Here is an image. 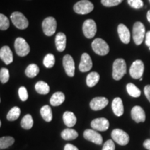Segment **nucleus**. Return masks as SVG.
<instances>
[{"label": "nucleus", "mask_w": 150, "mask_h": 150, "mask_svg": "<svg viewBox=\"0 0 150 150\" xmlns=\"http://www.w3.org/2000/svg\"><path fill=\"white\" fill-rule=\"evenodd\" d=\"M127 73V65L122 59H117L112 65V78L116 81L120 80Z\"/></svg>", "instance_id": "f257e3e1"}, {"label": "nucleus", "mask_w": 150, "mask_h": 150, "mask_svg": "<svg viewBox=\"0 0 150 150\" xmlns=\"http://www.w3.org/2000/svg\"><path fill=\"white\" fill-rule=\"evenodd\" d=\"M145 35V27L140 22H136L133 27V38L137 45L142 44Z\"/></svg>", "instance_id": "f03ea898"}, {"label": "nucleus", "mask_w": 150, "mask_h": 150, "mask_svg": "<svg viewBox=\"0 0 150 150\" xmlns=\"http://www.w3.org/2000/svg\"><path fill=\"white\" fill-rule=\"evenodd\" d=\"M93 51L99 56H105L109 52V46L102 38H96L92 42Z\"/></svg>", "instance_id": "7ed1b4c3"}, {"label": "nucleus", "mask_w": 150, "mask_h": 150, "mask_svg": "<svg viewBox=\"0 0 150 150\" xmlns=\"http://www.w3.org/2000/svg\"><path fill=\"white\" fill-rule=\"evenodd\" d=\"M11 20L13 24L19 29H25L29 26V21L22 13L16 12L13 13L11 16Z\"/></svg>", "instance_id": "20e7f679"}, {"label": "nucleus", "mask_w": 150, "mask_h": 150, "mask_svg": "<svg viewBox=\"0 0 150 150\" xmlns=\"http://www.w3.org/2000/svg\"><path fill=\"white\" fill-rule=\"evenodd\" d=\"M94 6L88 0H81L75 4L74 6V11L75 13L81 15L88 14L93 11Z\"/></svg>", "instance_id": "39448f33"}, {"label": "nucleus", "mask_w": 150, "mask_h": 150, "mask_svg": "<svg viewBox=\"0 0 150 150\" xmlns=\"http://www.w3.org/2000/svg\"><path fill=\"white\" fill-rule=\"evenodd\" d=\"M42 27L45 34L47 36H51L56 32L57 27L56 20L53 17H48L43 20Z\"/></svg>", "instance_id": "423d86ee"}, {"label": "nucleus", "mask_w": 150, "mask_h": 150, "mask_svg": "<svg viewBox=\"0 0 150 150\" xmlns=\"http://www.w3.org/2000/svg\"><path fill=\"white\" fill-rule=\"evenodd\" d=\"M112 139L120 145H127L129 142V136L127 133L120 129H115L111 133Z\"/></svg>", "instance_id": "0eeeda50"}, {"label": "nucleus", "mask_w": 150, "mask_h": 150, "mask_svg": "<svg viewBox=\"0 0 150 150\" xmlns=\"http://www.w3.org/2000/svg\"><path fill=\"white\" fill-rule=\"evenodd\" d=\"M15 49L18 56H27L30 52V47L27 41L22 38L19 37L15 41Z\"/></svg>", "instance_id": "6e6552de"}, {"label": "nucleus", "mask_w": 150, "mask_h": 150, "mask_svg": "<svg viewBox=\"0 0 150 150\" xmlns=\"http://www.w3.org/2000/svg\"><path fill=\"white\" fill-rule=\"evenodd\" d=\"M144 72V63L140 60H136L132 63L129 70L131 76L135 79L142 77Z\"/></svg>", "instance_id": "1a4fd4ad"}, {"label": "nucleus", "mask_w": 150, "mask_h": 150, "mask_svg": "<svg viewBox=\"0 0 150 150\" xmlns=\"http://www.w3.org/2000/svg\"><path fill=\"white\" fill-rule=\"evenodd\" d=\"M83 34L87 38H92L95 36L97 32V25L93 20L89 19L86 20L83 24Z\"/></svg>", "instance_id": "9d476101"}, {"label": "nucleus", "mask_w": 150, "mask_h": 150, "mask_svg": "<svg viewBox=\"0 0 150 150\" xmlns=\"http://www.w3.org/2000/svg\"><path fill=\"white\" fill-rule=\"evenodd\" d=\"M83 137L85 139L96 145H102L103 142L102 136L93 129H86L83 132Z\"/></svg>", "instance_id": "9b49d317"}, {"label": "nucleus", "mask_w": 150, "mask_h": 150, "mask_svg": "<svg viewBox=\"0 0 150 150\" xmlns=\"http://www.w3.org/2000/svg\"><path fill=\"white\" fill-rule=\"evenodd\" d=\"M63 65L64 67L66 74L70 77H72L74 75L75 65L72 57L69 54L65 55L63 59Z\"/></svg>", "instance_id": "f8f14e48"}, {"label": "nucleus", "mask_w": 150, "mask_h": 150, "mask_svg": "<svg viewBox=\"0 0 150 150\" xmlns=\"http://www.w3.org/2000/svg\"><path fill=\"white\" fill-rule=\"evenodd\" d=\"M92 128L99 131H106L109 127V122L106 118L100 117L94 119L91 122Z\"/></svg>", "instance_id": "ddd939ff"}, {"label": "nucleus", "mask_w": 150, "mask_h": 150, "mask_svg": "<svg viewBox=\"0 0 150 150\" xmlns=\"http://www.w3.org/2000/svg\"><path fill=\"white\" fill-rule=\"evenodd\" d=\"M108 100L106 97H97L93 99L90 103V106L93 110H100L107 106Z\"/></svg>", "instance_id": "4468645a"}, {"label": "nucleus", "mask_w": 150, "mask_h": 150, "mask_svg": "<svg viewBox=\"0 0 150 150\" xmlns=\"http://www.w3.org/2000/svg\"><path fill=\"white\" fill-rule=\"evenodd\" d=\"M92 67H93V62L91 56L88 54L83 53L81 56L79 66V70L82 72H88L91 70Z\"/></svg>", "instance_id": "2eb2a0df"}, {"label": "nucleus", "mask_w": 150, "mask_h": 150, "mask_svg": "<svg viewBox=\"0 0 150 150\" xmlns=\"http://www.w3.org/2000/svg\"><path fill=\"white\" fill-rule=\"evenodd\" d=\"M131 117L137 123L144 122L145 121L146 115L143 108L139 106H136L132 108L131 112Z\"/></svg>", "instance_id": "dca6fc26"}, {"label": "nucleus", "mask_w": 150, "mask_h": 150, "mask_svg": "<svg viewBox=\"0 0 150 150\" xmlns=\"http://www.w3.org/2000/svg\"><path fill=\"white\" fill-rule=\"evenodd\" d=\"M0 58L5 64L9 65L13 61L12 51L8 46H4L0 50Z\"/></svg>", "instance_id": "f3484780"}, {"label": "nucleus", "mask_w": 150, "mask_h": 150, "mask_svg": "<svg viewBox=\"0 0 150 150\" xmlns=\"http://www.w3.org/2000/svg\"><path fill=\"white\" fill-rule=\"evenodd\" d=\"M117 32L122 42L125 44H128L130 42V32L126 26L123 24L118 25Z\"/></svg>", "instance_id": "a211bd4d"}, {"label": "nucleus", "mask_w": 150, "mask_h": 150, "mask_svg": "<svg viewBox=\"0 0 150 150\" xmlns=\"http://www.w3.org/2000/svg\"><path fill=\"white\" fill-rule=\"evenodd\" d=\"M112 109L113 110L114 114L117 117L122 116L124 113V106L123 102L121 98L116 97L112 100Z\"/></svg>", "instance_id": "6ab92c4d"}, {"label": "nucleus", "mask_w": 150, "mask_h": 150, "mask_svg": "<svg viewBox=\"0 0 150 150\" xmlns=\"http://www.w3.org/2000/svg\"><path fill=\"white\" fill-rule=\"evenodd\" d=\"M55 44L58 51H64L66 47V35L62 32L57 33L55 38Z\"/></svg>", "instance_id": "aec40b11"}, {"label": "nucleus", "mask_w": 150, "mask_h": 150, "mask_svg": "<svg viewBox=\"0 0 150 150\" xmlns=\"http://www.w3.org/2000/svg\"><path fill=\"white\" fill-rule=\"evenodd\" d=\"M63 122L67 127H74L76 123V117L72 112L66 111L64 112L63 116Z\"/></svg>", "instance_id": "412c9836"}, {"label": "nucleus", "mask_w": 150, "mask_h": 150, "mask_svg": "<svg viewBox=\"0 0 150 150\" xmlns=\"http://www.w3.org/2000/svg\"><path fill=\"white\" fill-rule=\"evenodd\" d=\"M65 95L62 92H56L52 95L50 99V104L53 106H58L64 102Z\"/></svg>", "instance_id": "4be33fe9"}, {"label": "nucleus", "mask_w": 150, "mask_h": 150, "mask_svg": "<svg viewBox=\"0 0 150 150\" xmlns=\"http://www.w3.org/2000/svg\"><path fill=\"white\" fill-rule=\"evenodd\" d=\"M79 136L77 131L74 129L67 128L65 129L61 132V137L65 140H72L76 139Z\"/></svg>", "instance_id": "5701e85b"}, {"label": "nucleus", "mask_w": 150, "mask_h": 150, "mask_svg": "<svg viewBox=\"0 0 150 150\" xmlns=\"http://www.w3.org/2000/svg\"><path fill=\"white\" fill-rule=\"evenodd\" d=\"M99 74L96 72H92L88 74L86 78V84L88 87H93L98 83L99 81Z\"/></svg>", "instance_id": "b1692460"}, {"label": "nucleus", "mask_w": 150, "mask_h": 150, "mask_svg": "<svg viewBox=\"0 0 150 150\" xmlns=\"http://www.w3.org/2000/svg\"><path fill=\"white\" fill-rule=\"evenodd\" d=\"M40 115L45 121L50 122L52 120V111L51 107L48 105L42 106L40 109Z\"/></svg>", "instance_id": "393cba45"}, {"label": "nucleus", "mask_w": 150, "mask_h": 150, "mask_svg": "<svg viewBox=\"0 0 150 150\" xmlns=\"http://www.w3.org/2000/svg\"><path fill=\"white\" fill-rule=\"evenodd\" d=\"M35 88L37 93L40 95H47L50 91V86L48 84L42 81L37 82L35 86Z\"/></svg>", "instance_id": "a878e982"}, {"label": "nucleus", "mask_w": 150, "mask_h": 150, "mask_svg": "<svg viewBox=\"0 0 150 150\" xmlns=\"http://www.w3.org/2000/svg\"><path fill=\"white\" fill-rule=\"evenodd\" d=\"M20 125H21L22 128L24 129H27V130L31 129L33 125V120L32 116L29 115V114H27V115L24 116L23 118L22 119Z\"/></svg>", "instance_id": "bb28decb"}, {"label": "nucleus", "mask_w": 150, "mask_h": 150, "mask_svg": "<svg viewBox=\"0 0 150 150\" xmlns=\"http://www.w3.org/2000/svg\"><path fill=\"white\" fill-rule=\"evenodd\" d=\"M40 72V69L38 66L35 64H30L25 70V74L28 77L33 78L36 76Z\"/></svg>", "instance_id": "cd10ccee"}, {"label": "nucleus", "mask_w": 150, "mask_h": 150, "mask_svg": "<svg viewBox=\"0 0 150 150\" xmlns=\"http://www.w3.org/2000/svg\"><path fill=\"white\" fill-rule=\"evenodd\" d=\"M20 113H21L20 108L18 107V106H14V107H13L10 110H9L8 114H7V120L9 121L16 120L20 117Z\"/></svg>", "instance_id": "c85d7f7f"}, {"label": "nucleus", "mask_w": 150, "mask_h": 150, "mask_svg": "<svg viewBox=\"0 0 150 150\" xmlns=\"http://www.w3.org/2000/svg\"><path fill=\"white\" fill-rule=\"evenodd\" d=\"M15 139L13 137L5 136L0 138V149H4L11 147L14 143Z\"/></svg>", "instance_id": "c756f323"}, {"label": "nucleus", "mask_w": 150, "mask_h": 150, "mask_svg": "<svg viewBox=\"0 0 150 150\" xmlns=\"http://www.w3.org/2000/svg\"><path fill=\"white\" fill-rule=\"evenodd\" d=\"M127 93L130 96L133 97H138L141 95V92L134 83H128L127 85Z\"/></svg>", "instance_id": "7c9ffc66"}, {"label": "nucleus", "mask_w": 150, "mask_h": 150, "mask_svg": "<svg viewBox=\"0 0 150 150\" xmlns=\"http://www.w3.org/2000/svg\"><path fill=\"white\" fill-rule=\"evenodd\" d=\"M43 64L47 68H51L55 64V57L53 54H48L43 59Z\"/></svg>", "instance_id": "2f4dec72"}, {"label": "nucleus", "mask_w": 150, "mask_h": 150, "mask_svg": "<svg viewBox=\"0 0 150 150\" xmlns=\"http://www.w3.org/2000/svg\"><path fill=\"white\" fill-rule=\"evenodd\" d=\"M9 25H10V23L7 17L3 14H0V29L2 31L8 29Z\"/></svg>", "instance_id": "473e14b6"}, {"label": "nucleus", "mask_w": 150, "mask_h": 150, "mask_svg": "<svg viewBox=\"0 0 150 150\" xmlns=\"http://www.w3.org/2000/svg\"><path fill=\"white\" fill-rule=\"evenodd\" d=\"M9 77H10V75H9V71L8 69L4 68H1L0 70V81H1V83H6V82L8 81Z\"/></svg>", "instance_id": "72a5a7b5"}, {"label": "nucleus", "mask_w": 150, "mask_h": 150, "mask_svg": "<svg viewBox=\"0 0 150 150\" xmlns=\"http://www.w3.org/2000/svg\"><path fill=\"white\" fill-rule=\"evenodd\" d=\"M18 93H19V97H20V98L22 101L25 102V101L27 100L28 97H29V94H28L27 90L25 87H24V86L20 87V88H19Z\"/></svg>", "instance_id": "f704fd0d"}, {"label": "nucleus", "mask_w": 150, "mask_h": 150, "mask_svg": "<svg viewBox=\"0 0 150 150\" xmlns=\"http://www.w3.org/2000/svg\"><path fill=\"white\" fill-rule=\"evenodd\" d=\"M123 0H102V4L104 6L112 7L119 5Z\"/></svg>", "instance_id": "c9c22d12"}, {"label": "nucleus", "mask_w": 150, "mask_h": 150, "mask_svg": "<svg viewBox=\"0 0 150 150\" xmlns=\"http://www.w3.org/2000/svg\"><path fill=\"white\" fill-rule=\"evenodd\" d=\"M130 6L136 9H140L143 6V1L142 0H127Z\"/></svg>", "instance_id": "e433bc0d"}, {"label": "nucleus", "mask_w": 150, "mask_h": 150, "mask_svg": "<svg viewBox=\"0 0 150 150\" xmlns=\"http://www.w3.org/2000/svg\"><path fill=\"white\" fill-rule=\"evenodd\" d=\"M115 145L112 140H108L104 144L102 150H115Z\"/></svg>", "instance_id": "4c0bfd02"}, {"label": "nucleus", "mask_w": 150, "mask_h": 150, "mask_svg": "<svg viewBox=\"0 0 150 150\" xmlns=\"http://www.w3.org/2000/svg\"><path fill=\"white\" fill-rule=\"evenodd\" d=\"M144 93H145L146 97H147L150 102V85H147L145 86V88H144Z\"/></svg>", "instance_id": "58836bf2"}, {"label": "nucleus", "mask_w": 150, "mask_h": 150, "mask_svg": "<svg viewBox=\"0 0 150 150\" xmlns=\"http://www.w3.org/2000/svg\"><path fill=\"white\" fill-rule=\"evenodd\" d=\"M64 150H79V149L72 144H66L64 147Z\"/></svg>", "instance_id": "ea45409f"}, {"label": "nucleus", "mask_w": 150, "mask_h": 150, "mask_svg": "<svg viewBox=\"0 0 150 150\" xmlns=\"http://www.w3.org/2000/svg\"><path fill=\"white\" fill-rule=\"evenodd\" d=\"M145 43L147 46L150 47V31L146 33L145 34Z\"/></svg>", "instance_id": "a19ab883"}, {"label": "nucleus", "mask_w": 150, "mask_h": 150, "mask_svg": "<svg viewBox=\"0 0 150 150\" xmlns=\"http://www.w3.org/2000/svg\"><path fill=\"white\" fill-rule=\"evenodd\" d=\"M143 146L145 149L147 150H150V139L145 140L143 142Z\"/></svg>", "instance_id": "79ce46f5"}, {"label": "nucleus", "mask_w": 150, "mask_h": 150, "mask_svg": "<svg viewBox=\"0 0 150 150\" xmlns=\"http://www.w3.org/2000/svg\"><path fill=\"white\" fill-rule=\"evenodd\" d=\"M147 18L148 20V21L150 22V10L148 11L147 12Z\"/></svg>", "instance_id": "37998d69"}, {"label": "nucleus", "mask_w": 150, "mask_h": 150, "mask_svg": "<svg viewBox=\"0 0 150 150\" xmlns=\"http://www.w3.org/2000/svg\"><path fill=\"white\" fill-rule=\"evenodd\" d=\"M139 80H140V81H142V78H140V79H139Z\"/></svg>", "instance_id": "c03bdc74"}, {"label": "nucleus", "mask_w": 150, "mask_h": 150, "mask_svg": "<svg viewBox=\"0 0 150 150\" xmlns=\"http://www.w3.org/2000/svg\"><path fill=\"white\" fill-rule=\"evenodd\" d=\"M149 2H150V0H149Z\"/></svg>", "instance_id": "a18cd8bd"}]
</instances>
